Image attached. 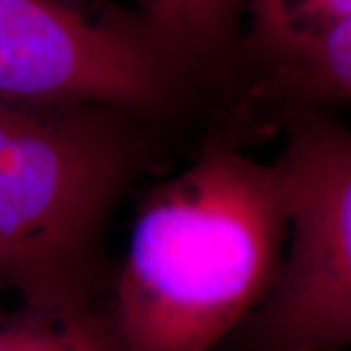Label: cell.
<instances>
[{"mask_svg": "<svg viewBox=\"0 0 351 351\" xmlns=\"http://www.w3.org/2000/svg\"><path fill=\"white\" fill-rule=\"evenodd\" d=\"M287 226L277 160L209 143L133 221L110 311L123 350L213 351L267 297Z\"/></svg>", "mask_w": 351, "mask_h": 351, "instance_id": "obj_1", "label": "cell"}, {"mask_svg": "<svg viewBox=\"0 0 351 351\" xmlns=\"http://www.w3.org/2000/svg\"><path fill=\"white\" fill-rule=\"evenodd\" d=\"M137 115L0 100V289L24 306H94L104 239L138 162Z\"/></svg>", "mask_w": 351, "mask_h": 351, "instance_id": "obj_2", "label": "cell"}, {"mask_svg": "<svg viewBox=\"0 0 351 351\" xmlns=\"http://www.w3.org/2000/svg\"><path fill=\"white\" fill-rule=\"evenodd\" d=\"M279 108L287 242L267 297L240 330L254 351L351 350V129L326 108Z\"/></svg>", "mask_w": 351, "mask_h": 351, "instance_id": "obj_3", "label": "cell"}, {"mask_svg": "<svg viewBox=\"0 0 351 351\" xmlns=\"http://www.w3.org/2000/svg\"><path fill=\"white\" fill-rule=\"evenodd\" d=\"M141 16L96 18L64 0H0V100L168 112L193 78Z\"/></svg>", "mask_w": 351, "mask_h": 351, "instance_id": "obj_4", "label": "cell"}, {"mask_svg": "<svg viewBox=\"0 0 351 351\" xmlns=\"http://www.w3.org/2000/svg\"><path fill=\"white\" fill-rule=\"evenodd\" d=\"M138 16L201 75L221 73L242 53L246 0H133Z\"/></svg>", "mask_w": 351, "mask_h": 351, "instance_id": "obj_5", "label": "cell"}, {"mask_svg": "<svg viewBox=\"0 0 351 351\" xmlns=\"http://www.w3.org/2000/svg\"><path fill=\"white\" fill-rule=\"evenodd\" d=\"M250 94L279 106H350L351 14L295 59L260 73Z\"/></svg>", "mask_w": 351, "mask_h": 351, "instance_id": "obj_6", "label": "cell"}, {"mask_svg": "<svg viewBox=\"0 0 351 351\" xmlns=\"http://www.w3.org/2000/svg\"><path fill=\"white\" fill-rule=\"evenodd\" d=\"M351 14V0H246L242 53L258 75L306 51Z\"/></svg>", "mask_w": 351, "mask_h": 351, "instance_id": "obj_7", "label": "cell"}, {"mask_svg": "<svg viewBox=\"0 0 351 351\" xmlns=\"http://www.w3.org/2000/svg\"><path fill=\"white\" fill-rule=\"evenodd\" d=\"M0 351H125L110 313L94 306L69 311H0Z\"/></svg>", "mask_w": 351, "mask_h": 351, "instance_id": "obj_8", "label": "cell"}, {"mask_svg": "<svg viewBox=\"0 0 351 351\" xmlns=\"http://www.w3.org/2000/svg\"><path fill=\"white\" fill-rule=\"evenodd\" d=\"M2 295H4V291H2V289H0V297H2ZM0 311H2V306H0Z\"/></svg>", "mask_w": 351, "mask_h": 351, "instance_id": "obj_9", "label": "cell"}]
</instances>
